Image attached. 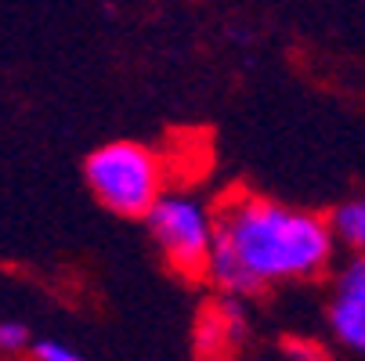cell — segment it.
I'll use <instances>...</instances> for the list:
<instances>
[{"mask_svg": "<svg viewBox=\"0 0 365 361\" xmlns=\"http://www.w3.org/2000/svg\"><path fill=\"white\" fill-rule=\"evenodd\" d=\"M333 246L326 217L239 192L214 210V246L202 275L228 296H246L275 282L322 275Z\"/></svg>", "mask_w": 365, "mask_h": 361, "instance_id": "cell-1", "label": "cell"}, {"mask_svg": "<svg viewBox=\"0 0 365 361\" xmlns=\"http://www.w3.org/2000/svg\"><path fill=\"white\" fill-rule=\"evenodd\" d=\"M83 177L91 195L120 217H145L167 188L163 159L141 141H109L94 148Z\"/></svg>", "mask_w": 365, "mask_h": 361, "instance_id": "cell-2", "label": "cell"}, {"mask_svg": "<svg viewBox=\"0 0 365 361\" xmlns=\"http://www.w3.org/2000/svg\"><path fill=\"white\" fill-rule=\"evenodd\" d=\"M148 235L181 275H202L214 246V210L195 192H160L145 214Z\"/></svg>", "mask_w": 365, "mask_h": 361, "instance_id": "cell-3", "label": "cell"}, {"mask_svg": "<svg viewBox=\"0 0 365 361\" xmlns=\"http://www.w3.org/2000/svg\"><path fill=\"white\" fill-rule=\"evenodd\" d=\"M329 322H333V333L344 347L365 354V253H358L340 271L336 296L329 307Z\"/></svg>", "mask_w": 365, "mask_h": 361, "instance_id": "cell-4", "label": "cell"}, {"mask_svg": "<svg viewBox=\"0 0 365 361\" xmlns=\"http://www.w3.org/2000/svg\"><path fill=\"white\" fill-rule=\"evenodd\" d=\"M329 231H333L336 242L351 246L354 253H365V195L336 206L333 217H329Z\"/></svg>", "mask_w": 365, "mask_h": 361, "instance_id": "cell-5", "label": "cell"}, {"mask_svg": "<svg viewBox=\"0 0 365 361\" xmlns=\"http://www.w3.org/2000/svg\"><path fill=\"white\" fill-rule=\"evenodd\" d=\"M29 350L36 361H87L83 354H76L73 347H66L58 340H36V343H29Z\"/></svg>", "mask_w": 365, "mask_h": 361, "instance_id": "cell-6", "label": "cell"}, {"mask_svg": "<svg viewBox=\"0 0 365 361\" xmlns=\"http://www.w3.org/2000/svg\"><path fill=\"white\" fill-rule=\"evenodd\" d=\"M29 343L33 340H29V329L22 322H0V354H19Z\"/></svg>", "mask_w": 365, "mask_h": 361, "instance_id": "cell-7", "label": "cell"}]
</instances>
